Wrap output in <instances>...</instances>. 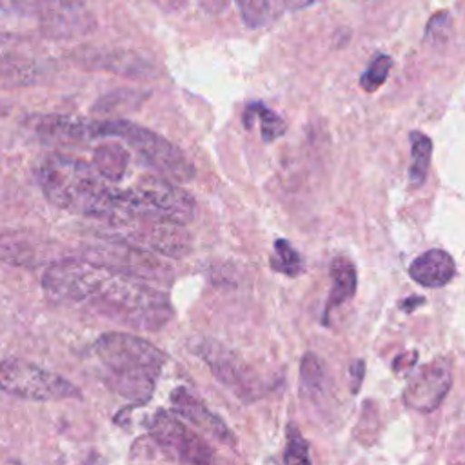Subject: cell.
Instances as JSON below:
<instances>
[{
    "label": "cell",
    "instance_id": "6da1fadb",
    "mask_svg": "<svg viewBox=\"0 0 465 465\" xmlns=\"http://www.w3.org/2000/svg\"><path fill=\"white\" fill-rule=\"evenodd\" d=\"M36 180L44 196L56 207L84 216L122 225L125 218L124 191L111 187L80 158L53 153L36 167Z\"/></svg>",
    "mask_w": 465,
    "mask_h": 465
},
{
    "label": "cell",
    "instance_id": "7a4b0ae2",
    "mask_svg": "<svg viewBox=\"0 0 465 465\" xmlns=\"http://www.w3.org/2000/svg\"><path fill=\"white\" fill-rule=\"evenodd\" d=\"M93 352L105 369L104 380L111 391L131 403L153 398L165 354L145 338L125 332H105L96 338Z\"/></svg>",
    "mask_w": 465,
    "mask_h": 465
},
{
    "label": "cell",
    "instance_id": "3957f363",
    "mask_svg": "<svg viewBox=\"0 0 465 465\" xmlns=\"http://www.w3.org/2000/svg\"><path fill=\"white\" fill-rule=\"evenodd\" d=\"M87 303L102 316L140 331H158L174 314L163 291L142 278L109 267Z\"/></svg>",
    "mask_w": 465,
    "mask_h": 465
},
{
    "label": "cell",
    "instance_id": "277c9868",
    "mask_svg": "<svg viewBox=\"0 0 465 465\" xmlns=\"http://www.w3.org/2000/svg\"><path fill=\"white\" fill-rule=\"evenodd\" d=\"M93 138H118L131 147L158 176L174 183H185L194 178V167L187 156L167 138L127 120H100L91 124Z\"/></svg>",
    "mask_w": 465,
    "mask_h": 465
},
{
    "label": "cell",
    "instance_id": "5b68a950",
    "mask_svg": "<svg viewBox=\"0 0 465 465\" xmlns=\"http://www.w3.org/2000/svg\"><path fill=\"white\" fill-rule=\"evenodd\" d=\"M127 191L136 218H163L185 225L193 222L196 214L194 198L185 189H182L180 183H174L158 174L142 176L136 185Z\"/></svg>",
    "mask_w": 465,
    "mask_h": 465
},
{
    "label": "cell",
    "instance_id": "8992f818",
    "mask_svg": "<svg viewBox=\"0 0 465 465\" xmlns=\"http://www.w3.org/2000/svg\"><path fill=\"white\" fill-rule=\"evenodd\" d=\"M0 389L7 394L33 401L80 398L78 387L60 374L20 358L0 361Z\"/></svg>",
    "mask_w": 465,
    "mask_h": 465
},
{
    "label": "cell",
    "instance_id": "52a82bcc",
    "mask_svg": "<svg viewBox=\"0 0 465 465\" xmlns=\"http://www.w3.org/2000/svg\"><path fill=\"white\" fill-rule=\"evenodd\" d=\"M194 352L209 365L214 378L242 401H254L267 392L269 385L262 376L222 343L214 340H202L194 345Z\"/></svg>",
    "mask_w": 465,
    "mask_h": 465
},
{
    "label": "cell",
    "instance_id": "ba28073f",
    "mask_svg": "<svg viewBox=\"0 0 465 465\" xmlns=\"http://www.w3.org/2000/svg\"><path fill=\"white\" fill-rule=\"evenodd\" d=\"M105 269V265L87 258L58 260L45 269L42 276V287L45 294L54 302H89L100 280L104 278Z\"/></svg>",
    "mask_w": 465,
    "mask_h": 465
},
{
    "label": "cell",
    "instance_id": "9c48e42d",
    "mask_svg": "<svg viewBox=\"0 0 465 465\" xmlns=\"http://www.w3.org/2000/svg\"><path fill=\"white\" fill-rule=\"evenodd\" d=\"M149 436L182 465H214L213 449L174 414L160 409L147 420Z\"/></svg>",
    "mask_w": 465,
    "mask_h": 465
},
{
    "label": "cell",
    "instance_id": "30bf717a",
    "mask_svg": "<svg viewBox=\"0 0 465 465\" xmlns=\"http://www.w3.org/2000/svg\"><path fill=\"white\" fill-rule=\"evenodd\" d=\"M122 242L153 254L182 258L191 251V234L185 225L163 218H136L124 225Z\"/></svg>",
    "mask_w": 465,
    "mask_h": 465
},
{
    "label": "cell",
    "instance_id": "8fae6325",
    "mask_svg": "<svg viewBox=\"0 0 465 465\" xmlns=\"http://www.w3.org/2000/svg\"><path fill=\"white\" fill-rule=\"evenodd\" d=\"M452 385V365L447 358H436L418 367L403 391L407 407L418 412H430L440 407Z\"/></svg>",
    "mask_w": 465,
    "mask_h": 465
},
{
    "label": "cell",
    "instance_id": "7c38bea8",
    "mask_svg": "<svg viewBox=\"0 0 465 465\" xmlns=\"http://www.w3.org/2000/svg\"><path fill=\"white\" fill-rule=\"evenodd\" d=\"M87 260L102 263L113 271L142 278L145 282H165L171 276V267L163 263L158 256L125 242H113L109 247H100L96 254Z\"/></svg>",
    "mask_w": 465,
    "mask_h": 465
},
{
    "label": "cell",
    "instance_id": "4fadbf2b",
    "mask_svg": "<svg viewBox=\"0 0 465 465\" xmlns=\"http://www.w3.org/2000/svg\"><path fill=\"white\" fill-rule=\"evenodd\" d=\"M40 33L54 40H69L89 35L96 27L91 9L78 0H56L40 15Z\"/></svg>",
    "mask_w": 465,
    "mask_h": 465
},
{
    "label": "cell",
    "instance_id": "5bb4252c",
    "mask_svg": "<svg viewBox=\"0 0 465 465\" xmlns=\"http://www.w3.org/2000/svg\"><path fill=\"white\" fill-rule=\"evenodd\" d=\"M171 405L176 414L189 420L193 425H196L209 436L216 438L218 441L229 447H236V438L232 430L227 427V423L220 416H216L213 411H209L207 405L185 387H176L171 392Z\"/></svg>",
    "mask_w": 465,
    "mask_h": 465
},
{
    "label": "cell",
    "instance_id": "9a60e30c",
    "mask_svg": "<svg viewBox=\"0 0 465 465\" xmlns=\"http://www.w3.org/2000/svg\"><path fill=\"white\" fill-rule=\"evenodd\" d=\"M36 136L44 145L54 149H71L93 140L91 124L62 114L40 118L36 124Z\"/></svg>",
    "mask_w": 465,
    "mask_h": 465
},
{
    "label": "cell",
    "instance_id": "2e32d148",
    "mask_svg": "<svg viewBox=\"0 0 465 465\" xmlns=\"http://www.w3.org/2000/svg\"><path fill=\"white\" fill-rule=\"evenodd\" d=\"M74 62L89 69H104L118 74H142L143 60L131 51L107 49V47H82L74 53Z\"/></svg>",
    "mask_w": 465,
    "mask_h": 465
},
{
    "label": "cell",
    "instance_id": "e0dca14e",
    "mask_svg": "<svg viewBox=\"0 0 465 465\" xmlns=\"http://www.w3.org/2000/svg\"><path fill=\"white\" fill-rule=\"evenodd\" d=\"M456 274L454 258L443 249H429L414 258L409 265V276L430 289H438L447 285Z\"/></svg>",
    "mask_w": 465,
    "mask_h": 465
},
{
    "label": "cell",
    "instance_id": "ac0fdd59",
    "mask_svg": "<svg viewBox=\"0 0 465 465\" xmlns=\"http://www.w3.org/2000/svg\"><path fill=\"white\" fill-rule=\"evenodd\" d=\"M329 274H331V292L323 309V318H322L323 323L329 322L332 309L347 303L354 296L356 283H358L354 263L341 254L331 262Z\"/></svg>",
    "mask_w": 465,
    "mask_h": 465
},
{
    "label": "cell",
    "instance_id": "d6986e66",
    "mask_svg": "<svg viewBox=\"0 0 465 465\" xmlns=\"http://www.w3.org/2000/svg\"><path fill=\"white\" fill-rule=\"evenodd\" d=\"M42 76L40 64L25 54L5 51L0 53V87L13 89L35 84Z\"/></svg>",
    "mask_w": 465,
    "mask_h": 465
},
{
    "label": "cell",
    "instance_id": "ffe728a7",
    "mask_svg": "<svg viewBox=\"0 0 465 465\" xmlns=\"http://www.w3.org/2000/svg\"><path fill=\"white\" fill-rule=\"evenodd\" d=\"M129 165V151L118 142H104L93 151V167L107 182L116 183L124 178Z\"/></svg>",
    "mask_w": 465,
    "mask_h": 465
},
{
    "label": "cell",
    "instance_id": "44dd1931",
    "mask_svg": "<svg viewBox=\"0 0 465 465\" xmlns=\"http://www.w3.org/2000/svg\"><path fill=\"white\" fill-rule=\"evenodd\" d=\"M430 154H432V140L421 131H412L411 133V165H409V182L412 187L423 185L429 174Z\"/></svg>",
    "mask_w": 465,
    "mask_h": 465
},
{
    "label": "cell",
    "instance_id": "7402d4cb",
    "mask_svg": "<svg viewBox=\"0 0 465 465\" xmlns=\"http://www.w3.org/2000/svg\"><path fill=\"white\" fill-rule=\"evenodd\" d=\"M300 376H302L303 392L311 400H316L318 396L325 394L327 372L320 356H316L314 352H305L300 363Z\"/></svg>",
    "mask_w": 465,
    "mask_h": 465
},
{
    "label": "cell",
    "instance_id": "603a6c76",
    "mask_svg": "<svg viewBox=\"0 0 465 465\" xmlns=\"http://www.w3.org/2000/svg\"><path fill=\"white\" fill-rule=\"evenodd\" d=\"M254 118L260 122V131H262V138L265 142H272L278 136H282L285 133V124L283 120L267 105H263L262 102H254L251 104L245 113H243V124L245 127H251Z\"/></svg>",
    "mask_w": 465,
    "mask_h": 465
},
{
    "label": "cell",
    "instance_id": "cb8c5ba5",
    "mask_svg": "<svg viewBox=\"0 0 465 465\" xmlns=\"http://www.w3.org/2000/svg\"><path fill=\"white\" fill-rule=\"evenodd\" d=\"M280 465H312L307 440L303 438L298 425L292 421L285 427V445Z\"/></svg>",
    "mask_w": 465,
    "mask_h": 465
},
{
    "label": "cell",
    "instance_id": "d4e9b609",
    "mask_svg": "<svg viewBox=\"0 0 465 465\" xmlns=\"http://www.w3.org/2000/svg\"><path fill=\"white\" fill-rule=\"evenodd\" d=\"M271 267L276 272L287 276H298L303 271V260L289 240L278 238L274 242V254L271 256Z\"/></svg>",
    "mask_w": 465,
    "mask_h": 465
},
{
    "label": "cell",
    "instance_id": "484cf974",
    "mask_svg": "<svg viewBox=\"0 0 465 465\" xmlns=\"http://www.w3.org/2000/svg\"><path fill=\"white\" fill-rule=\"evenodd\" d=\"M391 67H392V58L389 54H376L360 76L361 89L365 93L378 91L385 84V80L391 73Z\"/></svg>",
    "mask_w": 465,
    "mask_h": 465
},
{
    "label": "cell",
    "instance_id": "4316f807",
    "mask_svg": "<svg viewBox=\"0 0 465 465\" xmlns=\"http://www.w3.org/2000/svg\"><path fill=\"white\" fill-rule=\"evenodd\" d=\"M33 251L31 247L20 240L16 234H7L0 238V258L7 263L15 265H27L31 263Z\"/></svg>",
    "mask_w": 465,
    "mask_h": 465
},
{
    "label": "cell",
    "instance_id": "83f0119b",
    "mask_svg": "<svg viewBox=\"0 0 465 465\" xmlns=\"http://www.w3.org/2000/svg\"><path fill=\"white\" fill-rule=\"evenodd\" d=\"M271 2L272 0H236L245 25L254 29L267 24L271 16Z\"/></svg>",
    "mask_w": 465,
    "mask_h": 465
},
{
    "label": "cell",
    "instance_id": "f1b7e54d",
    "mask_svg": "<svg viewBox=\"0 0 465 465\" xmlns=\"http://www.w3.org/2000/svg\"><path fill=\"white\" fill-rule=\"evenodd\" d=\"M56 0H0V9L9 15H40Z\"/></svg>",
    "mask_w": 465,
    "mask_h": 465
},
{
    "label": "cell",
    "instance_id": "f546056e",
    "mask_svg": "<svg viewBox=\"0 0 465 465\" xmlns=\"http://www.w3.org/2000/svg\"><path fill=\"white\" fill-rule=\"evenodd\" d=\"M449 29H450V16L445 11H440L429 20L425 36L429 42H443V38H447L449 35Z\"/></svg>",
    "mask_w": 465,
    "mask_h": 465
},
{
    "label": "cell",
    "instance_id": "4dcf8cb0",
    "mask_svg": "<svg viewBox=\"0 0 465 465\" xmlns=\"http://www.w3.org/2000/svg\"><path fill=\"white\" fill-rule=\"evenodd\" d=\"M363 376H365V363L361 360L352 361V365H351V391L352 392L360 391Z\"/></svg>",
    "mask_w": 465,
    "mask_h": 465
},
{
    "label": "cell",
    "instance_id": "1f68e13d",
    "mask_svg": "<svg viewBox=\"0 0 465 465\" xmlns=\"http://www.w3.org/2000/svg\"><path fill=\"white\" fill-rule=\"evenodd\" d=\"M420 303H423V298L421 296H409L407 300H403L401 303H400V307L403 309V311H407V312H411L414 307H418Z\"/></svg>",
    "mask_w": 465,
    "mask_h": 465
},
{
    "label": "cell",
    "instance_id": "d6a6232c",
    "mask_svg": "<svg viewBox=\"0 0 465 465\" xmlns=\"http://www.w3.org/2000/svg\"><path fill=\"white\" fill-rule=\"evenodd\" d=\"M202 4L205 5L207 11L218 13V11L223 9V5H227V0H202Z\"/></svg>",
    "mask_w": 465,
    "mask_h": 465
},
{
    "label": "cell",
    "instance_id": "836d02e7",
    "mask_svg": "<svg viewBox=\"0 0 465 465\" xmlns=\"http://www.w3.org/2000/svg\"><path fill=\"white\" fill-rule=\"evenodd\" d=\"M285 2V5L289 7V9H305V7H309L311 4H314L316 0H283Z\"/></svg>",
    "mask_w": 465,
    "mask_h": 465
}]
</instances>
